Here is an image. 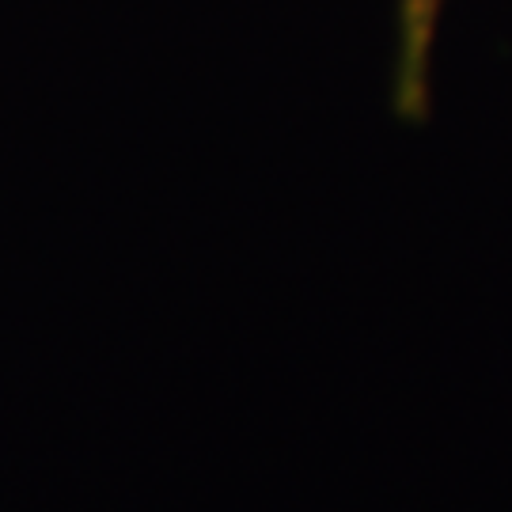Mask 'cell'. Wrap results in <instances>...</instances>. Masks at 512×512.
<instances>
[{"instance_id": "6da1fadb", "label": "cell", "mask_w": 512, "mask_h": 512, "mask_svg": "<svg viewBox=\"0 0 512 512\" xmlns=\"http://www.w3.org/2000/svg\"><path fill=\"white\" fill-rule=\"evenodd\" d=\"M448 0H399V46L391 99L403 122H421L429 114V61Z\"/></svg>"}]
</instances>
